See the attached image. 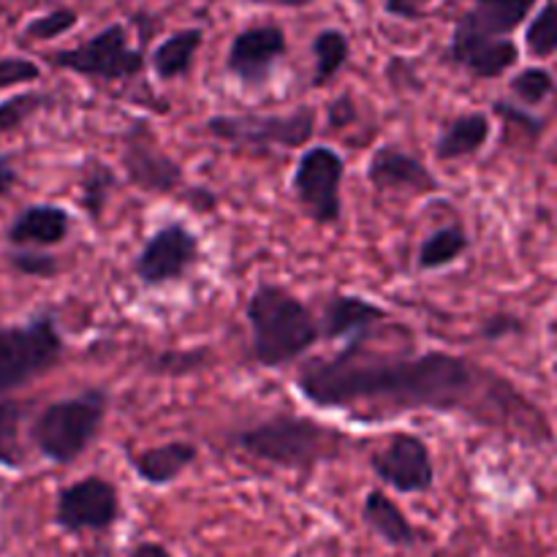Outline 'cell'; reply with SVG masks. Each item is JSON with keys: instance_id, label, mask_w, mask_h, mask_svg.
<instances>
[{"instance_id": "1", "label": "cell", "mask_w": 557, "mask_h": 557, "mask_svg": "<svg viewBox=\"0 0 557 557\" xmlns=\"http://www.w3.org/2000/svg\"><path fill=\"white\" fill-rule=\"evenodd\" d=\"M364 341H348L332 357L308 359L297 373L299 395L315 408L362 419L406 411L457 413L533 449L555 441L547 413L498 370L449 351H370Z\"/></svg>"}, {"instance_id": "2", "label": "cell", "mask_w": 557, "mask_h": 557, "mask_svg": "<svg viewBox=\"0 0 557 557\" xmlns=\"http://www.w3.org/2000/svg\"><path fill=\"white\" fill-rule=\"evenodd\" d=\"M245 319L250 326V359L259 368H286L302 359L321 337L313 310L277 283L253 288Z\"/></svg>"}, {"instance_id": "3", "label": "cell", "mask_w": 557, "mask_h": 557, "mask_svg": "<svg viewBox=\"0 0 557 557\" xmlns=\"http://www.w3.org/2000/svg\"><path fill=\"white\" fill-rule=\"evenodd\" d=\"M234 444L250 457L286 471H313L321 462L337 460L346 438L335 428L297 413H275L234 435Z\"/></svg>"}, {"instance_id": "4", "label": "cell", "mask_w": 557, "mask_h": 557, "mask_svg": "<svg viewBox=\"0 0 557 557\" xmlns=\"http://www.w3.org/2000/svg\"><path fill=\"white\" fill-rule=\"evenodd\" d=\"M109 411L107 389H87L74 397L52 403L36 417L30 441L44 460L71 466L79 460L103 428Z\"/></svg>"}, {"instance_id": "5", "label": "cell", "mask_w": 557, "mask_h": 557, "mask_svg": "<svg viewBox=\"0 0 557 557\" xmlns=\"http://www.w3.org/2000/svg\"><path fill=\"white\" fill-rule=\"evenodd\" d=\"M65 354L54 315L38 313L25 324L0 326V397L52 373Z\"/></svg>"}, {"instance_id": "6", "label": "cell", "mask_w": 557, "mask_h": 557, "mask_svg": "<svg viewBox=\"0 0 557 557\" xmlns=\"http://www.w3.org/2000/svg\"><path fill=\"white\" fill-rule=\"evenodd\" d=\"M319 128L313 107H299L288 114H215L207 120V131L232 147H283L299 150L308 147Z\"/></svg>"}, {"instance_id": "7", "label": "cell", "mask_w": 557, "mask_h": 557, "mask_svg": "<svg viewBox=\"0 0 557 557\" xmlns=\"http://www.w3.org/2000/svg\"><path fill=\"white\" fill-rule=\"evenodd\" d=\"M49 63L60 71H71L76 76L101 82L134 79L145 71L147 60L141 49L128 44V33L123 25H109L87 38L74 49H60L49 58Z\"/></svg>"}, {"instance_id": "8", "label": "cell", "mask_w": 557, "mask_h": 557, "mask_svg": "<svg viewBox=\"0 0 557 557\" xmlns=\"http://www.w3.org/2000/svg\"><path fill=\"white\" fill-rule=\"evenodd\" d=\"M343 177H346V161L335 147L315 145L299 156L292 190L302 210L319 226H335L343 218Z\"/></svg>"}, {"instance_id": "9", "label": "cell", "mask_w": 557, "mask_h": 557, "mask_svg": "<svg viewBox=\"0 0 557 557\" xmlns=\"http://www.w3.org/2000/svg\"><path fill=\"white\" fill-rule=\"evenodd\" d=\"M125 177L134 188L145 194L169 196L183 188L185 172L172 156L156 139L145 120H134L131 128L123 134V150H120Z\"/></svg>"}, {"instance_id": "10", "label": "cell", "mask_w": 557, "mask_h": 557, "mask_svg": "<svg viewBox=\"0 0 557 557\" xmlns=\"http://www.w3.org/2000/svg\"><path fill=\"white\" fill-rule=\"evenodd\" d=\"M199 237L185 223L172 221L152 232L134 259V272L141 286L158 288L180 281L190 267L199 264Z\"/></svg>"}, {"instance_id": "11", "label": "cell", "mask_w": 557, "mask_h": 557, "mask_svg": "<svg viewBox=\"0 0 557 557\" xmlns=\"http://www.w3.org/2000/svg\"><path fill=\"white\" fill-rule=\"evenodd\" d=\"M370 468L381 484L403 495H422L435 487V462L430 446L413 433H392L379 451L370 455Z\"/></svg>"}, {"instance_id": "12", "label": "cell", "mask_w": 557, "mask_h": 557, "mask_svg": "<svg viewBox=\"0 0 557 557\" xmlns=\"http://www.w3.org/2000/svg\"><path fill=\"white\" fill-rule=\"evenodd\" d=\"M120 520V495L109 479L85 476L69 484L54 500V522L65 533H103Z\"/></svg>"}, {"instance_id": "13", "label": "cell", "mask_w": 557, "mask_h": 557, "mask_svg": "<svg viewBox=\"0 0 557 557\" xmlns=\"http://www.w3.org/2000/svg\"><path fill=\"white\" fill-rule=\"evenodd\" d=\"M288 41L281 25H250L237 33L226 54V71L245 87H259L270 79L272 69L286 58Z\"/></svg>"}, {"instance_id": "14", "label": "cell", "mask_w": 557, "mask_h": 557, "mask_svg": "<svg viewBox=\"0 0 557 557\" xmlns=\"http://www.w3.org/2000/svg\"><path fill=\"white\" fill-rule=\"evenodd\" d=\"M449 63L468 71L473 79H498L520 60V47L515 38H471L451 33Z\"/></svg>"}, {"instance_id": "15", "label": "cell", "mask_w": 557, "mask_h": 557, "mask_svg": "<svg viewBox=\"0 0 557 557\" xmlns=\"http://www.w3.org/2000/svg\"><path fill=\"white\" fill-rule=\"evenodd\" d=\"M368 180L379 190H411V194H435L438 180L411 152L397 145H381L370 156Z\"/></svg>"}, {"instance_id": "16", "label": "cell", "mask_w": 557, "mask_h": 557, "mask_svg": "<svg viewBox=\"0 0 557 557\" xmlns=\"http://www.w3.org/2000/svg\"><path fill=\"white\" fill-rule=\"evenodd\" d=\"M539 0H476L457 20V36L471 38H511L517 27L525 25Z\"/></svg>"}, {"instance_id": "17", "label": "cell", "mask_w": 557, "mask_h": 557, "mask_svg": "<svg viewBox=\"0 0 557 557\" xmlns=\"http://www.w3.org/2000/svg\"><path fill=\"white\" fill-rule=\"evenodd\" d=\"M384 319L386 310L370 299L357 294H332L319 319V330L324 341H359Z\"/></svg>"}, {"instance_id": "18", "label": "cell", "mask_w": 557, "mask_h": 557, "mask_svg": "<svg viewBox=\"0 0 557 557\" xmlns=\"http://www.w3.org/2000/svg\"><path fill=\"white\" fill-rule=\"evenodd\" d=\"M74 218L65 207L30 205L11 221L5 239L11 248H52L69 239Z\"/></svg>"}, {"instance_id": "19", "label": "cell", "mask_w": 557, "mask_h": 557, "mask_svg": "<svg viewBox=\"0 0 557 557\" xmlns=\"http://www.w3.org/2000/svg\"><path fill=\"white\" fill-rule=\"evenodd\" d=\"M196 460H199L196 444H190V441H169V444L150 446V449H141L139 455L131 457V468L150 487H166V484L177 482Z\"/></svg>"}, {"instance_id": "20", "label": "cell", "mask_w": 557, "mask_h": 557, "mask_svg": "<svg viewBox=\"0 0 557 557\" xmlns=\"http://www.w3.org/2000/svg\"><path fill=\"white\" fill-rule=\"evenodd\" d=\"M362 522L389 547L411 549L419 544V531L413 522L403 515L400 506L384 493V490H370L362 504Z\"/></svg>"}, {"instance_id": "21", "label": "cell", "mask_w": 557, "mask_h": 557, "mask_svg": "<svg viewBox=\"0 0 557 557\" xmlns=\"http://www.w3.org/2000/svg\"><path fill=\"white\" fill-rule=\"evenodd\" d=\"M493 134V123L490 114L484 112H466L457 114L455 120L441 128L438 139H435V158L438 161H460V158L476 156Z\"/></svg>"}, {"instance_id": "22", "label": "cell", "mask_w": 557, "mask_h": 557, "mask_svg": "<svg viewBox=\"0 0 557 557\" xmlns=\"http://www.w3.org/2000/svg\"><path fill=\"white\" fill-rule=\"evenodd\" d=\"M201 41H205L201 27H185V30H177L169 38H163L150 58V65L158 79L172 82L188 74L194 69V58L201 49Z\"/></svg>"}, {"instance_id": "23", "label": "cell", "mask_w": 557, "mask_h": 557, "mask_svg": "<svg viewBox=\"0 0 557 557\" xmlns=\"http://www.w3.org/2000/svg\"><path fill=\"white\" fill-rule=\"evenodd\" d=\"M471 239H468L466 228L460 223H449V226L435 228L433 234L424 237V243L419 245L417 264L422 272H435L451 267L455 261L462 259V253L468 250Z\"/></svg>"}, {"instance_id": "24", "label": "cell", "mask_w": 557, "mask_h": 557, "mask_svg": "<svg viewBox=\"0 0 557 557\" xmlns=\"http://www.w3.org/2000/svg\"><path fill=\"white\" fill-rule=\"evenodd\" d=\"M351 58V41L337 27H326L313 38V79L310 85L324 87L346 69Z\"/></svg>"}, {"instance_id": "25", "label": "cell", "mask_w": 557, "mask_h": 557, "mask_svg": "<svg viewBox=\"0 0 557 557\" xmlns=\"http://www.w3.org/2000/svg\"><path fill=\"white\" fill-rule=\"evenodd\" d=\"M79 185H82V196H79L82 210L87 212V218H90L92 223H101L109 194H112L114 185H117V177H114V172L107 166V163L90 158V161L85 163V169H82Z\"/></svg>"}, {"instance_id": "26", "label": "cell", "mask_w": 557, "mask_h": 557, "mask_svg": "<svg viewBox=\"0 0 557 557\" xmlns=\"http://www.w3.org/2000/svg\"><path fill=\"white\" fill-rule=\"evenodd\" d=\"M25 413V403L0 400V468H9V471L25 468V451H22L20 444V430Z\"/></svg>"}, {"instance_id": "27", "label": "cell", "mask_w": 557, "mask_h": 557, "mask_svg": "<svg viewBox=\"0 0 557 557\" xmlns=\"http://www.w3.org/2000/svg\"><path fill=\"white\" fill-rule=\"evenodd\" d=\"M525 49L531 58L544 60L557 54V0H547L525 30Z\"/></svg>"}, {"instance_id": "28", "label": "cell", "mask_w": 557, "mask_h": 557, "mask_svg": "<svg viewBox=\"0 0 557 557\" xmlns=\"http://www.w3.org/2000/svg\"><path fill=\"white\" fill-rule=\"evenodd\" d=\"M509 90H511V96L517 98V103L533 109L553 96L555 76H553V71H547L544 65H528V69L517 71V74L511 76Z\"/></svg>"}, {"instance_id": "29", "label": "cell", "mask_w": 557, "mask_h": 557, "mask_svg": "<svg viewBox=\"0 0 557 557\" xmlns=\"http://www.w3.org/2000/svg\"><path fill=\"white\" fill-rule=\"evenodd\" d=\"M49 103H52V96H44V92H20V96L5 98L0 103V136L20 131L33 114L41 112Z\"/></svg>"}, {"instance_id": "30", "label": "cell", "mask_w": 557, "mask_h": 557, "mask_svg": "<svg viewBox=\"0 0 557 557\" xmlns=\"http://www.w3.org/2000/svg\"><path fill=\"white\" fill-rule=\"evenodd\" d=\"M207 368H210V351H207V348H194V351H166L150 362L152 375H172V379L199 373V370Z\"/></svg>"}, {"instance_id": "31", "label": "cell", "mask_w": 557, "mask_h": 557, "mask_svg": "<svg viewBox=\"0 0 557 557\" xmlns=\"http://www.w3.org/2000/svg\"><path fill=\"white\" fill-rule=\"evenodd\" d=\"M76 22H79V14L74 9H54L49 14L27 22L22 38L25 41H52V38H60L69 30H74Z\"/></svg>"}, {"instance_id": "32", "label": "cell", "mask_w": 557, "mask_h": 557, "mask_svg": "<svg viewBox=\"0 0 557 557\" xmlns=\"http://www.w3.org/2000/svg\"><path fill=\"white\" fill-rule=\"evenodd\" d=\"M11 270L20 272L25 277H41V281H52L60 272V261L54 256L44 253V250L36 248H14L9 256Z\"/></svg>"}, {"instance_id": "33", "label": "cell", "mask_w": 557, "mask_h": 557, "mask_svg": "<svg viewBox=\"0 0 557 557\" xmlns=\"http://www.w3.org/2000/svg\"><path fill=\"white\" fill-rule=\"evenodd\" d=\"M41 76L38 63L27 58H0V90H9V87L27 85V82H36Z\"/></svg>"}, {"instance_id": "34", "label": "cell", "mask_w": 557, "mask_h": 557, "mask_svg": "<svg viewBox=\"0 0 557 557\" xmlns=\"http://www.w3.org/2000/svg\"><path fill=\"white\" fill-rule=\"evenodd\" d=\"M493 109H495V114H500V117L506 120V123L520 125V128L531 136H542L544 128H547V120L531 114L528 112V107H522V103H511V101H504V98H500V101L493 103Z\"/></svg>"}, {"instance_id": "35", "label": "cell", "mask_w": 557, "mask_h": 557, "mask_svg": "<svg viewBox=\"0 0 557 557\" xmlns=\"http://www.w3.org/2000/svg\"><path fill=\"white\" fill-rule=\"evenodd\" d=\"M522 332H525V324H522V319H517L511 313H495L490 319H484L482 324V337L490 343H498L511 335H522Z\"/></svg>"}, {"instance_id": "36", "label": "cell", "mask_w": 557, "mask_h": 557, "mask_svg": "<svg viewBox=\"0 0 557 557\" xmlns=\"http://www.w3.org/2000/svg\"><path fill=\"white\" fill-rule=\"evenodd\" d=\"M428 0H384L386 14L400 16V20H424L428 14Z\"/></svg>"}, {"instance_id": "37", "label": "cell", "mask_w": 557, "mask_h": 557, "mask_svg": "<svg viewBox=\"0 0 557 557\" xmlns=\"http://www.w3.org/2000/svg\"><path fill=\"white\" fill-rule=\"evenodd\" d=\"M357 103L351 101V96H341L337 101H332L330 107V125L332 128H346L357 120Z\"/></svg>"}, {"instance_id": "38", "label": "cell", "mask_w": 557, "mask_h": 557, "mask_svg": "<svg viewBox=\"0 0 557 557\" xmlns=\"http://www.w3.org/2000/svg\"><path fill=\"white\" fill-rule=\"evenodd\" d=\"M16 183H20V172H16L14 161L11 156H0V199H5Z\"/></svg>"}, {"instance_id": "39", "label": "cell", "mask_w": 557, "mask_h": 557, "mask_svg": "<svg viewBox=\"0 0 557 557\" xmlns=\"http://www.w3.org/2000/svg\"><path fill=\"white\" fill-rule=\"evenodd\" d=\"M128 557H174V555L158 542H141V544H136L134 549H131Z\"/></svg>"}, {"instance_id": "40", "label": "cell", "mask_w": 557, "mask_h": 557, "mask_svg": "<svg viewBox=\"0 0 557 557\" xmlns=\"http://www.w3.org/2000/svg\"><path fill=\"white\" fill-rule=\"evenodd\" d=\"M248 3L281 5V9H302V5H310V3H313V0H248Z\"/></svg>"}, {"instance_id": "41", "label": "cell", "mask_w": 557, "mask_h": 557, "mask_svg": "<svg viewBox=\"0 0 557 557\" xmlns=\"http://www.w3.org/2000/svg\"><path fill=\"white\" fill-rule=\"evenodd\" d=\"M555 379H557V364H555Z\"/></svg>"}]
</instances>
